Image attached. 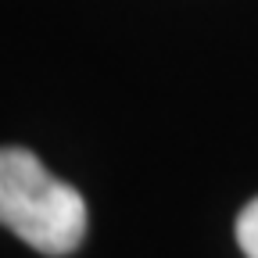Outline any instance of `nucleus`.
<instances>
[{
    "label": "nucleus",
    "mask_w": 258,
    "mask_h": 258,
    "mask_svg": "<svg viewBox=\"0 0 258 258\" xmlns=\"http://www.w3.org/2000/svg\"><path fill=\"white\" fill-rule=\"evenodd\" d=\"M0 226L40 254H72L86 233L83 194L25 147H0Z\"/></svg>",
    "instance_id": "f257e3e1"
},
{
    "label": "nucleus",
    "mask_w": 258,
    "mask_h": 258,
    "mask_svg": "<svg viewBox=\"0 0 258 258\" xmlns=\"http://www.w3.org/2000/svg\"><path fill=\"white\" fill-rule=\"evenodd\" d=\"M237 244L247 258H258V198L237 215Z\"/></svg>",
    "instance_id": "f03ea898"
}]
</instances>
